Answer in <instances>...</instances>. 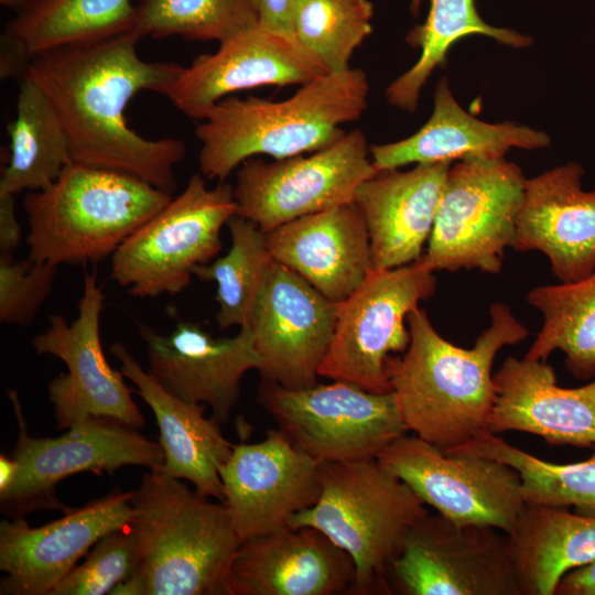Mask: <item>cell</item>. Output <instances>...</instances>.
<instances>
[{"mask_svg":"<svg viewBox=\"0 0 595 595\" xmlns=\"http://www.w3.org/2000/svg\"><path fill=\"white\" fill-rule=\"evenodd\" d=\"M328 73L323 62L294 36L247 29L197 56L170 84L164 96L186 117L203 120L232 93L262 86L304 85Z\"/></svg>","mask_w":595,"mask_h":595,"instance_id":"obj_17","label":"cell"},{"mask_svg":"<svg viewBox=\"0 0 595 595\" xmlns=\"http://www.w3.org/2000/svg\"><path fill=\"white\" fill-rule=\"evenodd\" d=\"M137 540L130 527L104 536L50 595H105L130 580L139 569Z\"/></svg>","mask_w":595,"mask_h":595,"instance_id":"obj_37","label":"cell"},{"mask_svg":"<svg viewBox=\"0 0 595 595\" xmlns=\"http://www.w3.org/2000/svg\"><path fill=\"white\" fill-rule=\"evenodd\" d=\"M495 458L515 468L522 483L527 505L573 508L595 515V447L585 461L555 464L536 457L486 432L472 442L447 451Z\"/></svg>","mask_w":595,"mask_h":595,"instance_id":"obj_34","label":"cell"},{"mask_svg":"<svg viewBox=\"0 0 595 595\" xmlns=\"http://www.w3.org/2000/svg\"><path fill=\"white\" fill-rule=\"evenodd\" d=\"M350 555L312 527L282 526L242 540L234 556L229 595L351 594Z\"/></svg>","mask_w":595,"mask_h":595,"instance_id":"obj_21","label":"cell"},{"mask_svg":"<svg viewBox=\"0 0 595 595\" xmlns=\"http://www.w3.org/2000/svg\"><path fill=\"white\" fill-rule=\"evenodd\" d=\"M33 1L35 0H0V4L7 8L15 9L19 12Z\"/></svg>","mask_w":595,"mask_h":595,"instance_id":"obj_43","label":"cell"},{"mask_svg":"<svg viewBox=\"0 0 595 595\" xmlns=\"http://www.w3.org/2000/svg\"><path fill=\"white\" fill-rule=\"evenodd\" d=\"M509 540L520 595H554L565 573L595 561V515L527 505Z\"/></svg>","mask_w":595,"mask_h":595,"instance_id":"obj_29","label":"cell"},{"mask_svg":"<svg viewBox=\"0 0 595 595\" xmlns=\"http://www.w3.org/2000/svg\"><path fill=\"white\" fill-rule=\"evenodd\" d=\"M583 167L559 165L526 180L511 248L540 251L561 282L595 269V190L582 187Z\"/></svg>","mask_w":595,"mask_h":595,"instance_id":"obj_22","label":"cell"},{"mask_svg":"<svg viewBox=\"0 0 595 595\" xmlns=\"http://www.w3.org/2000/svg\"><path fill=\"white\" fill-rule=\"evenodd\" d=\"M547 133L513 122L488 123L466 112L441 78L434 93L430 119L414 134L397 142L369 147L377 172L408 164L497 160L512 148L548 147Z\"/></svg>","mask_w":595,"mask_h":595,"instance_id":"obj_27","label":"cell"},{"mask_svg":"<svg viewBox=\"0 0 595 595\" xmlns=\"http://www.w3.org/2000/svg\"><path fill=\"white\" fill-rule=\"evenodd\" d=\"M8 397L19 426L11 453L19 473L12 485L0 493V510L9 519L45 509L68 511L71 508L56 495V486L75 474L112 475L125 466L161 469L164 464L159 442L112 419H87L57 437L31 436L18 392L11 389Z\"/></svg>","mask_w":595,"mask_h":595,"instance_id":"obj_8","label":"cell"},{"mask_svg":"<svg viewBox=\"0 0 595 595\" xmlns=\"http://www.w3.org/2000/svg\"><path fill=\"white\" fill-rule=\"evenodd\" d=\"M22 234L13 195H0V252L12 253L21 244Z\"/></svg>","mask_w":595,"mask_h":595,"instance_id":"obj_40","label":"cell"},{"mask_svg":"<svg viewBox=\"0 0 595 595\" xmlns=\"http://www.w3.org/2000/svg\"><path fill=\"white\" fill-rule=\"evenodd\" d=\"M171 198L132 175L72 163L52 184L24 196L28 257L57 267L97 263Z\"/></svg>","mask_w":595,"mask_h":595,"instance_id":"obj_5","label":"cell"},{"mask_svg":"<svg viewBox=\"0 0 595 595\" xmlns=\"http://www.w3.org/2000/svg\"><path fill=\"white\" fill-rule=\"evenodd\" d=\"M138 572L115 595H229L241 542L223 501L149 469L131 498Z\"/></svg>","mask_w":595,"mask_h":595,"instance_id":"obj_3","label":"cell"},{"mask_svg":"<svg viewBox=\"0 0 595 595\" xmlns=\"http://www.w3.org/2000/svg\"><path fill=\"white\" fill-rule=\"evenodd\" d=\"M132 495L110 493L36 528L23 517L1 520L0 594L50 595L97 541L130 524Z\"/></svg>","mask_w":595,"mask_h":595,"instance_id":"obj_18","label":"cell"},{"mask_svg":"<svg viewBox=\"0 0 595 595\" xmlns=\"http://www.w3.org/2000/svg\"><path fill=\"white\" fill-rule=\"evenodd\" d=\"M374 7L369 0H302L293 36L326 66L328 72L350 68L354 52L371 33Z\"/></svg>","mask_w":595,"mask_h":595,"instance_id":"obj_36","label":"cell"},{"mask_svg":"<svg viewBox=\"0 0 595 595\" xmlns=\"http://www.w3.org/2000/svg\"><path fill=\"white\" fill-rule=\"evenodd\" d=\"M141 39L132 30L47 51L30 61L23 76L43 89L60 115L72 163L126 173L173 194L185 143L142 137L128 125L125 110L143 90L164 95L184 66L144 61L137 48Z\"/></svg>","mask_w":595,"mask_h":595,"instance_id":"obj_1","label":"cell"},{"mask_svg":"<svg viewBox=\"0 0 595 595\" xmlns=\"http://www.w3.org/2000/svg\"><path fill=\"white\" fill-rule=\"evenodd\" d=\"M434 270L422 256L392 269H372L337 303L336 323L318 376L376 393L391 392L387 360L410 344L407 317L436 290Z\"/></svg>","mask_w":595,"mask_h":595,"instance_id":"obj_9","label":"cell"},{"mask_svg":"<svg viewBox=\"0 0 595 595\" xmlns=\"http://www.w3.org/2000/svg\"><path fill=\"white\" fill-rule=\"evenodd\" d=\"M422 0H411L410 11L416 17ZM480 34L513 48L527 47L532 39L513 30L496 28L478 14L475 0H430L424 23L412 28L405 41L421 54L415 64L394 79L386 89L392 106L413 112L420 93L432 72L445 62L451 46L458 40Z\"/></svg>","mask_w":595,"mask_h":595,"instance_id":"obj_31","label":"cell"},{"mask_svg":"<svg viewBox=\"0 0 595 595\" xmlns=\"http://www.w3.org/2000/svg\"><path fill=\"white\" fill-rule=\"evenodd\" d=\"M376 173L359 129L307 155L272 162L251 158L236 173V215L269 232L296 218L353 203L361 183Z\"/></svg>","mask_w":595,"mask_h":595,"instance_id":"obj_13","label":"cell"},{"mask_svg":"<svg viewBox=\"0 0 595 595\" xmlns=\"http://www.w3.org/2000/svg\"><path fill=\"white\" fill-rule=\"evenodd\" d=\"M489 316L474 346L462 348L442 337L418 306L407 317V350L387 360L391 392L408 431L443 452L489 432L494 360L501 348L529 336L508 305L491 304Z\"/></svg>","mask_w":595,"mask_h":595,"instance_id":"obj_2","label":"cell"},{"mask_svg":"<svg viewBox=\"0 0 595 595\" xmlns=\"http://www.w3.org/2000/svg\"><path fill=\"white\" fill-rule=\"evenodd\" d=\"M19 473V464L12 457L0 455V493L7 490L15 480Z\"/></svg>","mask_w":595,"mask_h":595,"instance_id":"obj_42","label":"cell"},{"mask_svg":"<svg viewBox=\"0 0 595 595\" xmlns=\"http://www.w3.org/2000/svg\"><path fill=\"white\" fill-rule=\"evenodd\" d=\"M7 130L10 156L2 171L0 195L43 190L72 164L60 115L43 89L26 76L21 77L17 116Z\"/></svg>","mask_w":595,"mask_h":595,"instance_id":"obj_30","label":"cell"},{"mask_svg":"<svg viewBox=\"0 0 595 595\" xmlns=\"http://www.w3.org/2000/svg\"><path fill=\"white\" fill-rule=\"evenodd\" d=\"M132 0H35L6 25L0 76L22 77L37 54L101 42L134 29Z\"/></svg>","mask_w":595,"mask_h":595,"instance_id":"obj_28","label":"cell"},{"mask_svg":"<svg viewBox=\"0 0 595 595\" xmlns=\"http://www.w3.org/2000/svg\"><path fill=\"white\" fill-rule=\"evenodd\" d=\"M321 493L288 526L312 527L354 561L351 594H390L389 567L426 506L377 458L320 465Z\"/></svg>","mask_w":595,"mask_h":595,"instance_id":"obj_6","label":"cell"},{"mask_svg":"<svg viewBox=\"0 0 595 595\" xmlns=\"http://www.w3.org/2000/svg\"><path fill=\"white\" fill-rule=\"evenodd\" d=\"M302 0H253L258 25L293 36L294 20Z\"/></svg>","mask_w":595,"mask_h":595,"instance_id":"obj_39","label":"cell"},{"mask_svg":"<svg viewBox=\"0 0 595 595\" xmlns=\"http://www.w3.org/2000/svg\"><path fill=\"white\" fill-rule=\"evenodd\" d=\"M524 185L521 169L504 158L452 165L423 255L431 268L500 273L505 251L513 241Z\"/></svg>","mask_w":595,"mask_h":595,"instance_id":"obj_10","label":"cell"},{"mask_svg":"<svg viewBox=\"0 0 595 595\" xmlns=\"http://www.w3.org/2000/svg\"><path fill=\"white\" fill-rule=\"evenodd\" d=\"M199 173L133 231L110 257V277L134 298L154 299L185 290L197 266L223 248L221 228L236 215L232 185L209 188Z\"/></svg>","mask_w":595,"mask_h":595,"instance_id":"obj_7","label":"cell"},{"mask_svg":"<svg viewBox=\"0 0 595 595\" xmlns=\"http://www.w3.org/2000/svg\"><path fill=\"white\" fill-rule=\"evenodd\" d=\"M256 25L253 0H141L133 31L141 37L220 43Z\"/></svg>","mask_w":595,"mask_h":595,"instance_id":"obj_35","label":"cell"},{"mask_svg":"<svg viewBox=\"0 0 595 595\" xmlns=\"http://www.w3.org/2000/svg\"><path fill=\"white\" fill-rule=\"evenodd\" d=\"M368 95L366 73L350 67L323 74L283 100L226 97L195 129L201 174L224 182L257 155L281 160L324 149L346 133L342 126L360 118Z\"/></svg>","mask_w":595,"mask_h":595,"instance_id":"obj_4","label":"cell"},{"mask_svg":"<svg viewBox=\"0 0 595 595\" xmlns=\"http://www.w3.org/2000/svg\"><path fill=\"white\" fill-rule=\"evenodd\" d=\"M230 248L207 264L197 266L193 275L217 286L215 320L219 328L246 327L266 283L273 259L266 234L253 223L234 215L227 223Z\"/></svg>","mask_w":595,"mask_h":595,"instance_id":"obj_33","label":"cell"},{"mask_svg":"<svg viewBox=\"0 0 595 595\" xmlns=\"http://www.w3.org/2000/svg\"><path fill=\"white\" fill-rule=\"evenodd\" d=\"M105 294L95 272H85L78 315L73 322L54 314L33 338L36 354L62 360L67 371L47 385L58 430L90 418H107L136 429L144 418L125 382V375L108 363L101 346L100 317Z\"/></svg>","mask_w":595,"mask_h":595,"instance_id":"obj_15","label":"cell"},{"mask_svg":"<svg viewBox=\"0 0 595 595\" xmlns=\"http://www.w3.org/2000/svg\"><path fill=\"white\" fill-rule=\"evenodd\" d=\"M257 401L318 465L377 458L409 432L392 392L346 381L300 389L261 381Z\"/></svg>","mask_w":595,"mask_h":595,"instance_id":"obj_11","label":"cell"},{"mask_svg":"<svg viewBox=\"0 0 595 595\" xmlns=\"http://www.w3.org/2000/svg\"><path fill=\"white\" fill-rule=\"evenodd\" d=\"M110 353L154 414L164 453L159 470L185 479L198 493L223 501L219 469L231 455L234 444L223 435L219 423L205 416L204 404L184 401L166 391L122 343H115Z\"/></svg>","mask_w":595,"mask_h":595,"instance_id":"obj_26","label":"cell"},{"mask_svg":"<svg viewBox=\"0 0 595 595\" xmlns=\"http://www.w3.org/2000/svg\"><path fill=\"white\" fill-rule=\"evenodd\" d=\"M527 302L543 323L524 358L544 360L555 351L576 378L595 375V269L584 279L533 288Z\"/></svg>","mask_w":595,"mask_h":595,"instance_id":"obj_32","label":"cell"},{"mask_svg":"<svg viewBox=\"0 0 595 595\" xmlns=\"http://www.w3.org/2000/svg\"><path fill=\"white\" fill-rule=\"evenodd\" d=\"M389 583L405 595H520L509 536L437 512L410 529L390 564Z\"/></svg>","mask_w":595,"mask_h":595,"instance_id":"obj_14","label":"cell"},{"mask_svg":"<svg viewBox=\"0 0 595 595\" xmlns=\"http://www.w3.org/2000/svg\"><path fill=\"white\" fill-rule=\"evenodd\" d=\"M272 259L335 303L372 270L369 234L355 202L285 223L264 232Z\"/></svg>","mask_w":595,"mask_h":595,"instance_id":"obj_24","label":"cell"},{"mask_svg":"<svg viewBox=\"0 0 595 595\" xmlns=\"http://www.w3.org/2000/svg\"><path fill=\"white\" fill-rule=\"evenodd\" d=\"M554 595H595V561L565 573Z\"/></svg>","mask_w":595,"mask_h":595,"instance_id":"obj_41","label":"cell"},{"mask_svg":"<svg viewBox=\"0 0 595 595\" xmlns=\"http://www.w3.org/2000/svg\"><path fill=\"white\" fill-rule=\"evenodd\" d=\"M494 383L490 433L518 431L552 445L595 447V380L560 387L547 361L509 356L494 374Z\"/></svg>","mask_w":595,"mask_h":595,"instance_id":"obj_23","label":"cell"},{"mask_svg":"<svg viewBox=\"0 0 595 595\" xmlns=\"http://www.w3.org/2000/svg\"><path fill=\"white\" fill-rule=\"evenodd\" d=\"M425 506L457 524L496 528L510 536L527 502L518 472L504 462L470 453H445L404 434L377 457Z\"/></svg>","mask_w":595,"mask_h":595,"instance_id":"obj_12","label":"cell"},{"mask_svg":"<svg viewBox=\"0 0 595 595\" xmlns=\"http://www.w3.org/2000/svg\"><path fill=\"white\" fill-rule=\"evenodd\" d=\"M451 166L415 164L409 171L377 172L361 183L354 202L368 229L372 269L398 268L423 256Z\"/></svg>","mask_w":595,"mask_h":595,"instance_id":"obj_25","label":"cell"},{"mask_svg":"<svg viewBox=\"0 0 595 595\" xmlns=\"http://www.w3.org/2000/svg\"><path fill=\"white\" fill-rule=\"evenodd\" d=\"M137 326L155 380L184 401L207 404L214 420L226 422L239 401L244 375L261 365L250 328L214 337L190 321H180L167 334L148 324Z\"/></svg>","mask_w":595,"mask_h":595,"instance_id":"obj_20","label":"cell"},{"mask_svg":"<svg viewBox=\"0 0 595 595\" xmlns=\"http://www.w3.org/2000/svg\"><path fill=\"white\" fill-rule=\"evenodd\" d=\"M219 475L223 502L241 541L285 526L321 493L320 465L280 429L260 442L234 444Z\"/></svg>","mask_w":595,"mask_h":595,"instance_id":"obj_19","label":"cell"},{"mask_svg":"<svg viewBox=\"0 0 595 595\" xmlns=\"http://www.w3.org/2000/svg\"><path fill=\"white\" fill-rule=\"evenodd\" d=\"M336 315L337 303L273 261L248 325L261 359V381L289 389L316 385Z\"/></svg>","mask_w":595,"mask_h":595,"instance_id":"obj_16","label":"cell"},{"mask_svg":"<svg viewBox=\"0 0 595 595\" xmlns=\"http://www.w3.org/2000/svg\"><path fill=\"white\" fill-rule=\"evenodd\" d=\"M57 266L32 260H17L12 253L0 255V322L4 325H30L48 298Z\"/></svg>","mask_w":595,"mask_h":595,"instance_id":"obj_38","label":"cell"}]
</instances>
